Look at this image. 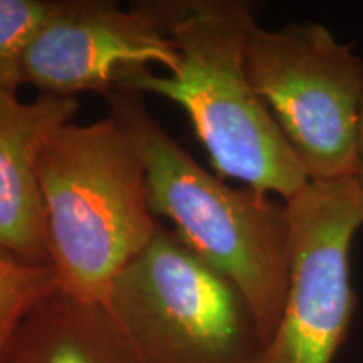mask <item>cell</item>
Here are the masks:
<instances>
[{"mask_svg":"<svg viewBox=\"0 0 363 363\" xmlns=\"http://www.w3.org/2000/svg\"><path fill=\"white\" fill-rule=\"evenodd\" d=\"M163 2L179 69L169 76L142 69L118 91L179 104L220 179L291 201L310 179L247 72V40L259 7L247 0Z\"/></svg>","mask_w":363,"mask_h":363,"instance_id":"cell-1","label":"cell"},{"mask_svg":"<svg viewBox=\"0 0 363 363\" xmlns=\"http://www.w3.org/2000/svg\"><path fill=\"white\" fill-rule=\"evenodd\" d=\"M106 98L110 116L143 162L153 216L170 220L182 242L238 288L266 343L288 291L286 202L230 187L203 169L150 115L142 94L116 91Z\"/></svg>","mask_w":363,"mask_h":363,"instance_id":"cell-2","label":"cell"},{"mask_svg":"<svg viewBox=\"0 0 363 363\" xmlns=\"http://www.w3.org/2000/svg\"><path fill=\"white\" fill-rule=\"evenodd\" d=\"M38 177L57 291L104 305L160 224L142 158L110 115L89 125L71 121L45 138Z\"/></svg>","mask_w":363,"mask_h":363,"instance_id":"cell-3","label":"cell"},{"mask_svg":"<svg viewBox=\"0 0 363 363\" xmlns=\"http://www.w3.org/2000/svg\"><path fill=\"white\" fill-rule=\"evenodd\" d=\"M103 306L135 363H254L264 345L238 288L162 222Z\"/></svg>","mask_w":363,"mask_h":363,"instance_id":"cell-4","label":"cell"},{"mask_svg":"<svg viewBox=\"0 0 363 363\" xmlns=\"http://www.w3.org/2000/svg\"><path fill=\"white\" fill-rule=\"evenodd\" d=\"M247 72L310 182L353 179L363 59L320 22L257 24Z\"/></svg>","mask_w":363,"mask_h":363,"instance_id":"cell-5","label":"cell"},{"mask_svg":"<svg viewBox=\"0 0 363 363\" xmlns=\"http://www.w3.org/2000/svg\"><path fill=\"white\" fill-rule=\"evenodd\" d=\"M286 207L288 291L254 363H335L357 308L350 254L363 225V194L355 179L310 182Z\"/></svg>","mask_w":363,"mask_h":363,"instance_id":"cell-6","label":"cell"},{"mask_svg":"<svg viewBox=\"0 0 363 363\" xmlns=\"http://www.w3.org/2000/svg\"><path fill=\"white\" fill-rule=\"evenodd\" d=\"M179 65L163 0L131 9L108 0H54L27 49L24 84L48 96H108L135 72L162 66L174 74Z\"/></svg>","mask_w":363,"mask_h":363,"instance_id":"cell-7","label":"cell"},{"mask_svg":"<svg viewBox=\"0 0 363 363\" xmlns=\"http://www.w3.org/2000/svg\"><path fill=\"white\" fill-rule=\"evenodd\" d=\"M79 111L74 98L39 94L21 101L0 91V252L51 264L38 157L49 135Z\"/></svg>","mask_w":363,"mask_h":363,"instance_id":"cell-8","label":"cell"},{"mask_svg":"<svg viewBox=\"0 0 363 363\" xmlns=\"http://www.w3.org/2000/svg\"><path fill=\"white\" fill-rule=\"evenodd\" d=\"M0 363H135L106 308L56 291L27 315Z\"/></svg>","mask_w":363,"mask_h":363,"instance_id":"cell-9","label":"cell"},{"mask_svg":"<svg viewBox=\"0 0 363 363\" xmlns=\"http://www.w3.org/2000/svg\"><path fill=\"white\" fill-rule=\"evenodd\" d=\"M56 291L51 264H34L0 252V352L21 321Z\"/></svg>","mask_w":363,"mask_h":363,"instance_id":"cell-10","label":"cell"},{"mask_svg":"<svg viewBox=\"0 0 363 363\" xmlns=\"http://www.w3.org/2000/svg\"><path fill=\"white\" fill-rule=\"evenodd\" d=\"M54 0H0V91L24 84V59Z\"/></svg>","mask_w":363,"mask_h":363,"instance_id":"cell-11","label":"cell"},{"mask_svg":"<svg viewBox=\"0 0 363 363\" xmlns=\"http://www.w3.org/2000/svg\"><path fill=\"white\" fill-rule=\"evenodd\" d=\"M355 179L357 185L363 194V98L360 106V118H358V135H357V167H355Z\"/></svg>","mask_w":363,"mask_h":363,"instance_id":"cell-12","label":"cell"}]
</instances>
